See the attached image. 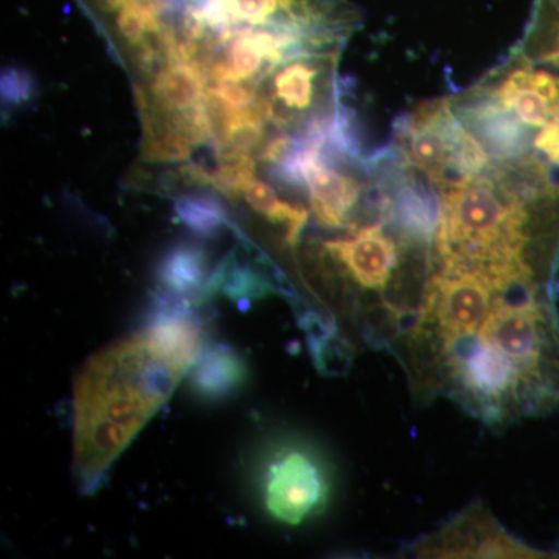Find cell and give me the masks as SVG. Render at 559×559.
I'll return each mask as SVG.
<instances>
[{
	"mask_svg": "<svg viewBox=\"0 0 559 559\" xmlns=\"http://www.w3.org/2000/svg\"><path fill=\"white\" fill-rule=\"evenodd\" d=\"M207 289H223L234 299L261 297L270 290V283L250 267L226 260L209 278Z\"/></svg>",
	"mask_w": 559,
	"mask_h": 559,
	"instance_id": "cell-12",
	"label": "cell"
},
{
	"mask_svg": "<svg viewBox=\"0 0 559 559\" xmlns=\"http://www.w3.org/2000/svg\"><path fill=\"white\" fill-rule=\"evenodd\" d=\"M175 213L183 226L202 237H212L229 224V213L215 194H182L175 201Z\"/></svg>",
	"mask_w": 559,
	"mask_h": 559,
	"instance_id": "cell-11",
	"label": "cell"
},
{
	"mask_svg": "<svg viewBox=\"0 0 559 559\" xmlns=\"http://www.w3.org/2000/svg\"><path fill=\"white\" fill-rule=\"evenodd\" d=\"M267 513L286 525H300L329 506L330 479L318 454L288 444L275 451L263 474Z\"/></svg>",
	"mask_w": 559,
	"mask_h": 559,
	"instance_id": "cell-4",
	"label": "cell"
},
{
	"mask_svg": "<svg viewBox=\"0 0 559 559\" xmlns=\"http://www.w3.org/2000/svg\"><path fill=\"white\" fill-rule=\"evenodd\" d=\"M415 554L444 558H540L544 551L532 549L520 540L511 538L509 533L496 524L481 509H471L460 514L440 532L421 540L414 549Z\"/></svg>",
	"mask_w": 559,
	"mask_h": 559,
	"instance_id": "cell-5",
	"label": "cell"
},
{
	"mask_svg": "<svg viewBox=\"0 0 559 559\" xmlns=\"http://www.w3.org/2000/svg\"><path fill=\"white\" fill-rule=\"evenodd\" d=\"M190 370L191 389L204 400L227 399L246 380L245 360L226 345L202 348Z\"/></svg>",
	"mask_w": 559,
	"mask_h": 559,
	"instance_id": "cell-7",
	"label": "cell"
},
{
	"mask_svg": "<svg viewBox=\"0 0 559 559\" xmlns=\"http://www.w3.org/2000/svg\"><path fill=\"white\" fill-rule=\"evenodd\" d=\"M242 198L246 204L253 212L270 219L272 224H278L285 229V240L289 245H296L300 238L301 230L307 224L308 212L300 205L290 204L288 201L280 200L277 191L272 189L270 183L263 180H250L242 190Z\"/></svg>",
	"mask_w": 559,
	"mask_h": 559,
	"instance_id": "cell-10",
	"label": "cell"
},
{
	"mask_svg": "<svg viewBox=\"0 0 559 559\" xmlns=\"http://www.w3.org/2000/svg\"><path fill=\"white\" fill-rule=\"evenodd\" d=\"M323 248L364 289L388 288L400 266L401 245L384 230V221L360 227L352 237L326 241Z\"/></svg>",
	"mask_w": 559,
	"mask_h": 559,
	"instance_id": "cell-6",
	"label": "cell"
},
{
	"mask_svg": "<svg viewBox=\"0 0 559 559\" xmlns=\"http://www.w3.org/2000/svg\"><path fill=\"white\" fill-rule=\"evenodd\" d=\"M157 280L179 299L205 290L207 257L204 250L186 242L173 246L157 264Z\"/></svg>",
	"mask_w": 559,
	"mask_h": 559,
	"instance_id": "cell-8",
	"label": "cell"
},
{
	"mask_svg": "<svg viewBox=\"0 0 559 559\" xmlns=\"http://www.w3.org/2000/svg\"><path fill=\"white\" fill-rule=\"evenodd\" d=\"M411 355L418 385L489 426L559 409V320L547 283L506 280L471 333Z\"/></svg>",
	"mask_w": 559,
	"mask_h": 559,
	"instance_id": "cell-1",
	"label": "cell"
},
{
	"mask_svg": "<svg viewBox=\"0 0 559 559\" xmlns=\"http://www.w3.org/2000/svg\"><path fill=\"white\" fill-rule=\"evenodd\" d=\"M2 102L10 106H20L31 102L33 97V80L25 70L7 66L2 70Z\"/></svg>",
	"mask_w": 559,
	"mask_h": 559,
	"instance_id": "cell-13",
	"label": "cell"
},
{
	"mask_svg": "<svg viewBox=\"0 0 559 559\" xmlns=\"http://www.w3.org/2000/svg\"><path fill=\"white\" fill-rule=\"evenodd\" d=\"M145 334L92 356L75 381L73 465L83 491H95L110 465L189 373Z\"/></svg>",
	"mask_w": 559,
	"mask_h": 559,
	"instance_id": "cell-2",
	"label": "cell"
},
{
	"mask_svg": "<svg viewBox=\"0 0 559 559\" xmlns=\"http://www.w3.org/2000/svg\"><path fill=\"white\" fill-rule=\"evenodd\" d=\"M518 53L533 64L559 70V0H536Z\"/></svg>",
	"mask_w": 559,
	"mask_h": 559,
	"instance_id": "cell-9",
	"label": "cell"
},
{
	"mask_svg": "<svg viewBox=\"0 0 559 559\" xmlns=\"http://www.w3.org/2000/svg\"><path fill=\"white\" fill-rule=\"evenodd\" d=\"M337 50L305 53L282 62L260 81L255 106L264 121H272L280 130H297L333 116L334 70Z\"/></svg>",
	"mask_w": 559,
	"mask_h": 559,
	"instance_id": "cell-3",
	"label": "cell"
}]
</instances>
